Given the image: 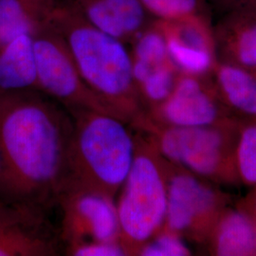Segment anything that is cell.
<instances>
[{"label":"cell","mask_w":256,"mask_h":256,"mask_svg":"<svg viewBox=\"0 0 256 256\" xmlns=\"http://www.w3.org/2000/svg\"><path fill=\"white\" fill-rule=\"evenodd\" d=\"M72 129L62 110L39 99L16 102L0 112L1 166L23 206L46 210L56 203L66 180Z\"/></svg>","instance_id":"obj_1"},{"label":"cell","mask_w":256,"mask_h":256,"mask_svg":"<svg viewBox=\"0 0 256 256\" xmlns=\"http://www.w3.org/2000/svg\"><path fill=\"white\" fill-rule=\"evenodd\" d=\"M72 112L74 129L64 188L101 192L115 200L133 164L136 142L126 122L112 114Z\"/></svg>","instance_id":"obj_2"},{"label":"cell","mask_w":256,"mask_h":256,"mask_svg":"<svg viewBox=\"0 0 256 256\" xmlns=\"http://www.w3.org/2000/svg\"><path fill=\"white\" fill-rule=\"evenodd\" d=\"M70 54L84 82L124 122L138 110L133 62L118 38L93 28H76L68 37Z\"/></svg>","instance_id":"obj_3"},{"label":"cell","mask_w":256,"mask_h":256,"mask_svg":"<svg viewBox=\"0 0 256 256\" xmlns=\"http://www.w3.org/2000/svg\"><path fill=\"white\" fill-rule=\"evenodd\" d=\"M167 188L164 170L155 151L136 144L133 164L116 202L120 243L128 256L138 254L164 225Z\"/></svg>","instance_id":"obj_4"},{"label":"cell","mask_w":256,"mask_h":256,"mask_svg":"<svg viewBox=\"0 0 256 256\" xmlns=\"http://www.w3.org/2000/svg\"><path fill=\"white\" fill-rule=\"evenodd\" d=\"M61 238L68 248L92 242H120L115 200L101 194L64 187L59 194Z\"/></svg>","instance_id":"obj_5"},{"label":"cell","mask_w":256,"mask_h":256,"mask_svg":"<svg viewBox=\"0 0 256 256\" xmlns=\"http://www.w3.org/2000/svg\"><path fill=\"white\" fill-rule=\"evenodd\" d=\"M37 82L72 110H95L111 114L84 82L72 55L48 39L34 42Z\"/></svg>","instance_id":"obj_6"},{"label":"cell","mask_w":256,"mask_h":256,"mask_svg":"<svg viewBox=\"0 0 256 256\" xmlns=\"http://www.w3.org/2000/svg\"><path fill=\"white\" fill-rule=\"evenodd\" d=\"M223 138L209 126H172L162 130L158 149L165 158L200 176H212L222 160Z\"/></svg>","instance_id":"obj_7"},{"label":"cell","mask_w":256,"mask_h":256,"mask_svg":"<svg viewBox=\"0 0 256 256\" xmlns=\"http://www.w3.org/2000/svg\"><path fill=\"white\" fill-rule=\"evenodd\" d=\"M216 196L210 188L188 174H174L168 180L167 230L176 234L188 232L214 207Z\"/></svg>","instance_id":"obj_8"},{"label":"cell","mask_w":256,"mask_h":256,"mask_svg":"<svg viewBox=\"0 0 256 256\" xmlns=\"http://www.w3.org/2000/svg\"><path fill=\"white\" fill-rule=\"evenodd\" d=\"M160 115L172 126H209L218 117L216 106L196 76L178 78L170 96L162 102Z\"/></svg>","instance_id":"obj_9"},{"label":"cell","mask_w":256,"mask_h":256,"mask_svg":"<svg viewBox=\"0 0 256 256\" xmlns=\"http://www.w3.org/2000/svg\"><path fill=\"white\" fill-rule=\"evenodd\" d=\"M214 26L216 54L221 62L236 64L256 74V14H221Z\"/></svg>","instance_id":"obj_10"},{"label":"cell","mask_w":256,"mask_h":256,"mask_svg":"<svg viewBox=\"0 0 256 256\" xmlns=\"http://www.w3.org/2000/svg\"><path fill=\"white\" fill-rule=\"evenodd\" d=\"M88 18L95 28L120 38L142 27L146 7L140 0H99L90 7Z\"/></svg>","instance_id":"obj_11"},{"label":"cell","mask_w":256,"mask_h":256,"mask_svg":"<svg viewBox=\"0 0 256 256\" xmlns=\"http://www.w3.org/2000/svg\"><path fill=\"white\" fill-rule=\"evenodd\" d=\"M34 42L24 34L0 48V88L18 90L37 82Z\"/></svg>","instance_id":"obj_12"},{"label":"cell","mask_w":256,"mask_h":256,"mask_svg":"<svg viewBox=\"0 0 256 256\" xmlns=\"http://www.w3.org/2000/svg\"><path fill=\"white\" fill-rule=\"evenodd\" d=\"M212 72L226 100L242 112L256 116V74L221 61L216 62Z\"/></svg>","instance_id":"obj_13"},{"label":"cell","mask_w":256,"mask_h":256,"mask_svg":"<svg viewBox=\"0 0 256 256\" xmlns=\"http://www.w3.org/2000/svg\"><path fill=\"white\" fill-rule=\"evenodd\" d=\"M216 252L221 256H252L256 252V230L242 212L227 214L218 226Z\"/></svg>","instance_id":"obj_14"},{"label":"cell","mask_w":256,"mask_h":256,"mask_svg":"<svg viewBox=\"0 0 256 256\" xmlns=\"http://www.w3.org/2000/svg\"><path fill=\"white\" fill-rule=\"evenodd\" d=\"M32 28L22 0H0V48Z\"/></svg>","instance_id":"obj_15"},{"label":"cell","mask_w":256,"mask_h":256,"mask_svg":"<svg viewBox=\"0 0 256 256\" xmlns=\"http://www.w3.org/2000/svg\"><path fill=\"white\" fill-rule=\"evenodd\" d=\"M146 9L162 20H174L192 16H210L205 0H140Z\"/></svg>","instance_id":"obj_16"},{"label":"cell","mask_w":256,"mask_h":256,"mask_svg":"<svg viewBox=\"0 0 256 256\" xmlns=\"http://www.w3.org/2000/svg\"><path fill=\"white\" fill-rule=\"evenodd\" d=\"M134 61L152 70L171 62L166 40L160 30L147 32L138 39Z\"/></svg>","instance_id":"obj_17"},{"label":"cell","mask_w":256,"mask_h":256,"mask_svg":"<svg viewBox=\"0 0 256 256\" xmlns=\"http://www.w3.org/2000/svg\"><path fill=\"white\" fill-rule=\"evenodd\" d=\"M176 68L172 61L162 64L155 68L140 84L142 92L149 101L162 104L170 96L178 80Z\"/></svg>","instance_id":"obj_18"},{"label":"cell","mask_w":256,"mask_h":256,"mask_svg":"<svg viewBox=\"0 0 256 256\" xmlns=\"http://www.w3.org/2000/svg\"><path fill=\"white\" fill-rule=\"evenodd\" d=\"M144 256H190V250L185 245L178 234L166 230L158 234L149 240L138 252Z\"/></svg>","instance_id":"obj_19"},{"label":"cell","mask_w":256,"mask_h":256,"mask_svg":"<svg viewBox=\"0 0 256 256\" xmlns=\"http://www.w3.org/2000/svg\"><path fill=\"white\" fill-rule=\"evenodd\" d=\"M238 169L248 184H256V126L244 130L238 148Z\"/></svg>","instance_id":"obj_20"},{"label":"cell","mask_w":256,"mask_h":256,"mask_svg":"<svg viewBox=\"0 0 256 256\" xmlns=\"http://www.w3.org/2000/svg\"><path fill=\"white\" fill-rule=\"evenodd\" d=\"M68 252L74 256H128L120 242H92L68 248Z\"/></svg>","instance_id":"obj_21"},{"label":"cell","mask_w":256,"mask_h":256,"mask_svg":"<svg viewBox=\"0 0 256 256\" xmlns=\"http://www.w3.org/2000/svg\"><path fill=\"white\" fill-rule=\"evenodd\" d=\"M208 7L216 8L221 14L230 12H256V0H205Z\"/></svg>","instance_id":"obj_22"},{"label":"cell","mask_w":256,"mask_h":256,"mask_svg":"<svg viewBox=\"0 0 256 256\" xmlns=\"http://www.w3.org/2000/svg\"><path fill=\"white\" fill-rule=\"evenodd\" d=\"M0 172H1V158H0Z\"/></svg>","instance_id":"obj_23"}]
</instances>
